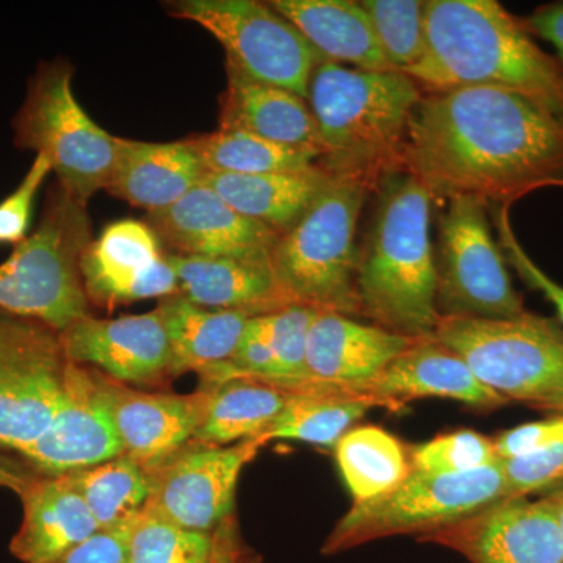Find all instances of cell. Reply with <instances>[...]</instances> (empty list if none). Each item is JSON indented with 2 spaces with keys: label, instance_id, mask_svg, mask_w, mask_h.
Segmentation results:
<instances>
[{
  "label": "cell",
  "instance_id": "cell-1",
  "mask_svg": "<svg viewBox=\"0 0 563 563\" xmlns=\"http://www.w3.org/2000/svg\"><path fill=\"white\" fill-rule=\"evenodd\" d=\"M401 173L433 199L510 207L563 188V120L520 92L472 87L429 92L415 110Z\"/></svg>",
  "mask_w": 563,
  "mask_h": 563
},
{
  "label": "cell",
  "instance_id": "cell-2",
  "mask_svg": "<svg viewBox=\"0 0 563 563\" xmlns=\"http://www.w3.org/2000/svg\"><path fill=\"white\" fill-rule=\"evenodd\" d=\"M429 92L490 87L520 92L563 120V73L525 21L496 0L424 2V54L407 70Z\"/></svg>",
  "mask_w": 563,
  "mask_h": 563
},
{
  "label": "cell",
  "instance_id": "cell-3",
  "mask_svg": "<svg viewBox=\"0 0 563 563\" xmlns=\"http://www.w3.org/2000/svg\"><path fill=\"white\" fill-rule=\"evenodd\" d=\"M422 96L420 85L399 70L347 69L321 62L307 96L321 141L317 165L332 179L377 190L401 173L407 132Z\"/></svg>",
  "mask_w": 563,
  "mask_h": 563
},
{
  "label": "cell",
  "instance_id": "cell-4",
  "mask_svg": "<svg viewBox=\"0 0 563 563\" xmlns=\"http://www.w3.org/2000/svg\"><path fill=\"white\" fill-rule=\"evenodd\" d=\"M377 190L372 229L358 254L361 314L398 335L433 336L440 313L431 195L407 173L388 177Z\"/></svg>",
  "mask_w": 563,
  "mask_h": 563
},
{
  "label": "cell",
  "instance_id": "cell-5",
  "mask_svg": "<svg viewBox=\"0 0 563 563\" xmlns=\"http://www.w3.org/2000/svg\"><path fill=\"white\" fill-rule=\"evenodd\" d=\"M368 190L331 179L295 228L277 239L272 262L291 303L325 312L361 314L357 298L358 220Z\"/></svg>",
  "mask_w": 563,
  "mask_h": 563
},
{
  "label": "cell",
  "instance_id": "cell-6",
  "mask_svg": "<svg viewBox=\"0 0 563 563\" xmlns=\"http://www.w3.org/2000/svg\"><path fill=\"white\" fill-rule=\"evenodd\" d=\"M90 243L87 206L58 185L38 229L0 265V312L43 322L58 333L90 317L80 273Z\"/></svg>",
  "mask_w": 563,
  "mask_h": 563
},
{
  "label": "cell",
  "instance_id": "cell-7",
  "mask_svg": "<svg viewBox=\"0 0 563 563\" xmlns=\"http://www.w3.org/2000/svg\"><path fill=\"white\" fill-rule=\"evenodd\" d=\"M433 339L466 362L496 395L544 412L563 406V331L526 312L510 320L440 317Z\"/></svg>",
  "mask_w": 563,
  "mask_h": 563
},
{
  "label": "cell",
  "instance_id": "cell-8",
  "mask_svg": "<svg viewBox=\"0 0 563 563\" xmlns=\"http://www.w3.org/2000/svg\"><path fill=\"white\" fill-rule=\"evenodd\" d=\"M507 498L501 461L470 473L413 470L402 484L368 501L352 503L329 533L322 554H339L395 536H428Z\"/></svg>",
  "mask_w": 563,
  "mask_h": 563
},
{
  "label": "cell",
  "instance_id": "cell-9",
  "mask_svg": "<svg viewBox=\"0 0 563 563\" xmlns=\"http://www.w3.org/2000/svg\"><path fill=\"white\" fill-rule=\"evenodd\" d=\"M14 132L21 147L51 162L58 185L77 202L87 206L109 185L120 139L96 124L77 101L66 63H49L36 73Z\"/></svg>",
  "mask_w": 563,
  "mask_h": 563
},
{
  "label": "cell",
  "instance_id": "cell-10",
  "mask_svg": "<svg viewBox=\"0 0 563 563\" xmlns=\"http://www.w3.org/2000/svg\"><path fill=\"white\" fill-rule=\"evenodd\" d=\"M166 10L179 20L196 22L220 41L225 65L303 99L314 68L325 60L268 2L177 0L166 3Z\"/></svg>",
  "mask_w": 563,
  "mask_h": 563
},
{
  "label": "cell",
  "instance_id": "cell-11",
  "mask_svg": "<svg viewBox=\"0 0 563 563\" xmlns=\"http://www.w3.org/2000/svg\"><path fill=\"white\" fill-rule=\"evenodd\" d=\"M435 262L440 317L510 320L528 312L493 239L488 206L479 199L448 201Z\"/></svg>",
  "mask_w": 563,
  "mask_h": 563
},
{
  "label": "cell",
  "instance_id": "cell-12",
  "mask_svg": "<svg viewBox=\"0 0 563 563\" xmlns=\"http://www.w3.org/2000/svg\"><path fill=\"white\" fill-rule=\"evenodd\" d=\"M60 333L0 312V446L24 453L49 428L66 368Z\"/></svg>",
  "mask_w": 563,
  "mask_h": 563
},
{
  "label": "cell",
  "instance_id": "cell-13",
  "mask_svg": "<svg viewBox=\"0 0 563 563\" xmlns=\"http://www.w3.org/2000/svg\"><path fill=\"white\" fill-rule=\"evenodd\" d=\"M265 444L263 437L231 446L188 444L147 473L150 498L144 509L179 528L214 531L235 517L240 476Z\"/></svg>",
  "mask_w": 563,
  "mask_h": 563
},
{
  "label": "cell",
  "instance_id": "cell-14",
  "mask_svg": "<svg viewBox=\"0 0 563 563\" xmlns=\"http://www.w3.org/2000/svg\"><path fill=\"white\" fill-rule=\"evenodd\" d=\"M472 563H563V531L547 499L504 498L420 537Z\"/></svg>",
  "mask_w": 563,
  "mask_h": 563
},
{
  "label": "cell",
  "instance_id": "cell-15",
  "mask_svg": "<svg viewBox=\"0 0 563 563\" xmlns=\"http://www.w3.org/2000/svg\"><path fill=\"white\" fill-rule=\"evenodd\" d=\"M88 301L102 309L179 292L166 252L144 221L111 222L80 258Z\"/></svg>",
  "mask_w": 563,
  "mask_h": 563
},
{
  "label": "cell",
  "instance_id": "cell-16",
  "mask_svg": "<svg viewBox=\"0 0 563 563\" xmlns=\"http://www.w3.org/2000/svg\"><path fill=\"white\" fill-rule=\"evenodd\" d=\"M22 455L46 476L99 465L122 455L98 369L66 363L62 399L49 428Z\"/></svg>",
  "mask_w": 563,
  "mask_h": 563
},
{
  "label": "cell",
  "instance_id": "cell-17",
  "mask_svg": "<svg viewBox=\"0 0 563 563\" xmlns=\"http://www.w3.org/2000/svg\"><path fill=\"white\" fill-rule=\"evenodd\" d=\"M99 384L120 437L122 455L146 473L191 443L210 401V391L202 387L190 395L144 393L102 372Z\"/></svg>",
  "mask_w": 563,
  "mask_h": 563
},
{
  "label": "cell",
  "instance_id": "cell-18",
  "mask_svg": "<svg viewBox=\"0 0 563 563\" xmlns=\"http://www.w3.org/2000/svg\"><path fill=\"white\" fill-rule=\"evenodd\" d=\"M63 354L121 384L152 385L174 376L172 347L158 309L99 320L81 318L60 333Z\"/></svg>",
  "mask_w": 563,
  "mask_h": 563
},
{
  "label": "cell",
  "instance_id": "cell-19",
  "mask_svg": "<svg viewBox=\"0 0 563 563\" xmlns=\"http://www.w3.org/2000/svg\"><path fill=\"white\" fill-rule=\"evenodd\" d=\"M147 225L168 254L224 257L272 251V229L243 217L206 185L192 188L168 209L146 214Z\"/></svg>",
  "mask_w": 563,
  "mask_h": 563
},
{
  "label": "cell",
  "instance_id": "cell-20",
  "mask_svg": "<svg viewBox=\"0 0 563 563\" xmlns=\"http://www.w3.org/2000/svg\"><path fill=\"white\" fill-rule=\"evenodd\" d=\"M352 391L368 396L380 409L388 410L424 398L453 399L488 410L507 404L474 376L457 352L433 336L415 340L373 383Z\"/></svg>",
  "mask_w": 563,
  "mask_h": 563
},
{
  "label": "cell",
  "instance_id": "cell-21",
  "mask_svg": "<svg viewBox=\"0 0 563 563\" xmlns=\"http://www.w3.org/2000/svg\"><path fill=\"white\" fill-rule=\"evenodd\" d=\"M166 261L176 273L179 295L196 306L261 317L291 303L274 273L272 251L224 257L166 252Z\"/></svg>",
  "mask_w": 563,
  "mask_h": 563
},
{
  "label": "cell",
  "instance_id": "cell-22",
  "mask_svg": "<svg viewBox=\"0 0 563 563\" xmlns=\"http://www.w3.org/2000/svg\"><path fill=\"white\" fill-rule=\"evenodd\" d=\"M415 340L347 314L318 310L310 324L307 372L310 380L357 390L373 383Z\"/></svg>",
  "mask_w": 563,
  "mask_h": 563
},
{
  "label": "cell",
  "instance_id": "cell-23",
  "mask_svg": "<svg viewBox=\"0 0 563 563\" xmlns=\"http://www.w3.org/2000/svg\"><path fill=\"white\" fill-rule=\"evenodd\" d=\"M207 169L190 141L147 143L120 139L106 190L131 206L165 210L199 187Z\"/></svg>",
  "mask_w": 563,
  "mask_h": 563
},
{
  "label": "cell",
  "instance_id": "cell-24",
  "mask_svg": "<svg viewBox=\"0 0 563 563\" xmlns=\"http://www.w3.org/2000/svg\"><path fill=\"white\" fill-rule=\"evenodd\" d=\"M21 499L24 518L10 550L24 563H54L101 531L63 474L33 477Z\"/></svg>",
  "mask_w": 563,
  "mask_h": 563
},
{
  "label": "cell",
  "instance_id": "cell-25",
  "mask_svg": "<svg viewBox=\"0 0 563 563\" xmlns=\"http://www.w3.org/2000/svg\"><path fill=\"white\" fill-rule=\"evenodd\" d=\"M225 90L221 95L220 129L251 133L285 146L321 154L309 102L295 92L255 81L225 65Z\"/></svg>",
  "mask_w": 563,
  "mask_h": 563
},
{
  "label": "cell",
  "instance_id": "cell-26",
  "mask_svg": "<svg viewBox=\"0 0 563 563\" xmlns=\"http://www.w3.org/2000/svg\"><path fill=\"white\" fill-rule=\"evenodd\" d=\"M331 179L317 165L295 173H207L202 185L243 217L280 236L295 228Z\"/></svg>",
  "mask_w": 563,
  "mask_h": 563
},
{
  "label": "cell",
  "instance_id": "cell-27",
  "mask_svg": "<svg viewBox=\"0 0 563 563\" xmlns=\"http://www.w3.org/2000/svg\"><path fill=\"white\" fill-rule=\"evenodd\" d=\"M325 60L363 70H395L388 65L368 14L351 0H272Z\"/></svg>",
  "mask_w": 563,
  "mask_h": 563
},
{
  "label": "cell",
  "instance_id": "cell-28",
  "mask_svg": "<svg viewBox=\"0 0 563 563\" xmlns=\"http://www.w3.org/2000/svg\"><path fill=\"white\" fill-rule=\"evenodd\" d=\"M172 347L173 374L217 372L231 363L252 314L211 310L196 306L184 296H168L158 303Z\"/></svg>",
  "mask_w": 563,
  "mask_h": 563
},
{
  "label": "cell",
  "instance_id": "cell-29",
  "mask_svg": "<svg viewBox=\"0 0 563 563\" xmlns=\"http://www.w3.org/2000/svg\"><path fill=\"white\" fill-rule=\"evenodd\" d=\"M207 388L210 401L190 444L231 446L265 435L290 401V388L262 377H231Z\"/></svg>",
  "mask_w": 563,
  "mask_h": 563
},
{
  "label": "cell",
  "instance_id": "cell-30",
  "mask_svg": "<svg viewBox=\"0 0 563 563\" xmlns=\"http://www.w3.org/2000/svg\"><path fill=\"white\" fill-rule=\"evenodd\" d=\"M276 383V380H274ZM290 388L291 398L263 439L298 440L335 448L355 421L362 420L379 404L368 396L347 390L339 385L302 380L277 383Z\"/></svg>",
  "mask_w": 563,
  "mask_h": 563
},
{
  "label": "cell",
  "instance_id": "cell-31",
  "mask_svg": "<svg viewBox=\"0 0 563 563\" xmlns=\"http://www.w3.org/2000/svg\"><path fill=\"white\" fill-rule=\"evenodd\" d=\"M250 550L236 517L214 531L199 532L143 509L131 525L128 563H232Z\"/></svg>",
  "mask_w": 563,
  "mask_h": 563
},
{
  "label": "cell",
  "instance_id": "cell-32",
  "mask_svg": "<svg viewBox=\"0 0 563 563\" xmlns=\"http://www.w3.org/2000/svg\"><path fill=\"white\" fill-rule=\"evenodd\" d=\"M335 459L354 503L391 492L413 472L404 444L377 426H361L335 444Z\"/></svg>",
  "mask_w": 563,
  "mask_h": 563
},
{
  "label": "cell",
  "instance_id": "cell-33",
  "mask_svg": "<svg viewBox=\"0 0 563 563\" xmlns=\"http://www.w3.org/2000/svg\"><path fill=\"white\" fill-rule=\"evenodd\" d=\"M63 476L79 493L101 531L131 525L150 498L147 473L124 455Z\"/></svg>",
  "mask_w": 563,
  "mask_h": 563
},
{
  "label": "cell",
  "instance_id": "cell-34",
  "mask_svg": "<svg viewBox=\"0 0 563 563\" xmlns=\"http://www.w3.org/2000/svg\"><path fill=\"white\" fill-rule=\"evenodd\" d=\"M190 141L207 173L266 174L295 173L313 168L320 152L285 146L236 131H221L196 135Z\"/></svg>",
  "mask_w": 563,
  "mask_h": 563
},
{
  "label": "cell",
  "instance_id": "cell-35",
  "mask_svg": "<svg viewBox=\"0 0 563 563\" xmlns=\"http://www.w3.org/2000/svg\"><path fill=\"white\" fill-rule=\"evenodd\" d=\"M388 65L399 73L412 69L424 54V2L363 0Z\"/></svg>",
  "mask_w": 563,
  "mask_h": 563
},
{
  "label": "cell",
  "instance_id": "cell-36",
  "mask_svg": "<svg viewBox=\"0 0 563 563\" xmlns=\"http://www.w3.org/2000/svg\"><path fill=\"white\" fill-rule=\"evenodd\" d=\"M318 310L302 303H290L276 312L262 314L263 325L274 354L276 383L310 380L307 372V343L310 324Z\"/></svg>",
  "mask_w": 563,
  "mask_h": 563
},
{
  "label": "cell",
  "instance_id": "cell-37",
  "mask_svg": "<svg viewBox=\"0 0 563 563\" xmlns=\"http://www.w3.org/2000/svg\"><path fill=\"white\" fill-rule=\"evenodd\" d=\"M410 461L417 472L459 474L495 465L499 459L492 439L479 432L459 431L418 444Z\"/></svg>",
  "mask_w": 563,
  "mask_h": 563
},
{
  "label": "cell",
  "instance_id": "cell-38",
  "mask_svg": "<svg viewBox=\"0 0 563 563\" xmlns=\"http://www.w3.org/2000/svg\"><path fill=\"white\" fill-rule=\"evenodd\" d=\"M492 220L495 222L498 232V244L501 247L504 258L517 272L520 279L532 290L542 292L547 301L553 303L558 313L559 325L563 331V287L551 279L547 273L529 257L521 243L515 235L512 221H510V209L507 207H488Z\"/></svg>",
  "mask_w": 563,
  "mask_h": 563
},
{
  "label": "cell",
  "instance_id": "cell-39",
  "mask_svg": "<svg viewBox=\"0 0 563 563\" xmlns=\"http://www.w3.org/2000/svg\"><path fill=\"white\" fill-rule=\"evenodd\" d=\"M507 498H521L563 484V440L523 457L501 461Z\"/></svg>",
  "mask_w": 563,
  "mask_h": 563
},
{
  "label": "cell",
  "instance_id": "cell-40",
  "mask_svg": "<svg viewBox=\"0 0 563 563\" xmlns=\"http://www.w3.org/2000/svg\"><path fill=\"white\" fill-rule=\"evenodd\" d=\"M51 172V162L43 154H36L20 187L0 202V243L18 246L27 239L33 201Z\"/></svg>",
  "mask_w": 563,
  "mask_h": 563
},
{
  "label": "cell",
  "instance_id": "cell-41",
  "mask_svg": "<svg viewBox=\"0 0 563 563\" xmlns=\"http://www.w3.org/2000/svg\"><path fill=\"white\" fill-rule=\"evenodd\" d=\"M563 440V415L548 420L526 422L493 440L499 461L523 457Z\"/></svg>",
  "mask_w": 563,
  "mask_h": 563
},
{
  "label": "cell",
  "instance_id": "cell-42",
  "mask_svg": "<svg viewBox=\"0 0 563 563\" xmlns=\"http://www.w3.org/2000/svg\"><path fill=\"white\" fill-rule=\"evenodd\" d=\"M131 525L96 532L54 563H128Z\"/></svg>",
  "mask_w": 563,
  "mask_h": 563
},
{
  "label": "cell",
  "instance_id": "cell-43",
  "mask_svg": "<svg viewBox=\"0 0 563 563\" xmlns=\"http://www.w3.org/2000/svg\"><path fill=\"white\" fill-rule=\"evenodd\" d=\"M525 24L529 32L553 44L558 52L555 60L561 65L563 73V2L540 7L525 20Z\"/></svg>",
  "mask_w": 563,
  "mask_h": 563
},
{
  "label": "cell",
  "instance_id": "cell-44",
  "mask_svg": "<svg viewBox=\"0 0 563 563\" xmlns=\"http://www.w3.org/2000/svg\"><path fill=\"white\" fill-rule=\"evenodd\" d=\"M32 479L20 465L0 455V487L10 488L21 496Z\"/></svg>",
  "mask_w": 563,
  "mask_h": 563
},
{
  "label": "cell",
  "instance_id": "cell-45",
  "mask_svg": "<svg viewBox=\"0 0 563 563\" xmlns=\"http://www.w3.org/2000/svg\"><path fill=\"white\" fill-rule=\"evenodd\" d=\"M550 506L553 507L555 517H558L559 523L563 531V484L559 487L553 488L547 496H544Z\"/></svg>",
  "mask_w": 563,
  "mask_h": 563
},
{
  "label": "cell",
  "instance_id": "cell-46",
  "mask_svg": "<svg viewBox=\"0 0 563 563\" xmlns=\"http://www.w3.org/2000/svg\"><path fill=\"white\" fill-rule=\"evenodd\" d=\"M232 563H262V555L255 553L251 548V550L246 551L242 558L236 559V561H233Z\"/></svg>",
  "mask_w": 563,
  "mask_h": 563
},
{
  "label": "cell",
  "instance_id": "cell-47",
  "mask_svg": "<svg viewBox=\"0 0 563 563\" xmlns=\"http://www.w3.org/2000/svg\"><path fill=\"white\" fill-rule=\"evenodd\" d=\"M558 415H563V406H562L561 412H559Z\"/></svg>",
  "mask_w": 563,
  "mask_h": 563
}]
</instances>
